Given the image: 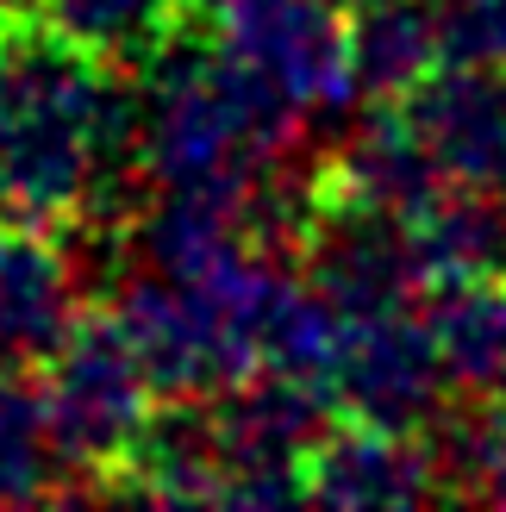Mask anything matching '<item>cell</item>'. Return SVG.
Masks as SVG:
<instances>
[{
	"instance_id": "6da1fadb",
	"label": "cell",
	"mask_w": 506,
	"mask_h": 512,
	"mask_svg": "<svg viewBox=\"0 0 506 512\" xmlns=\"http://www.w3.org/2000/svg\"><path fill=\"white\" fill-rule=\"evenodd\" d=\"M138 75H119L38 7L0 0V219L82 244H132L150 200L138 169Z\"/></svg>"
},
{
	"instance_id": "7a4b0ae2",
	"label": "cell",
	"mask_w": 506,
	"mask_h": 512,
	"mask_svg": "<svg viewBox=\"0 0 506 512\" xmlns=\"http://www.w3.org/2000/svg\"><path fill=\"white\" fill-rule=\"evenodd\" d=\"M44 400L75 475V500H100L113 469L144 438L163 394L150 381L144 356L132 350V338L119 331V319L107 313V300H94L82 325L69 331V344L57 350V363L44 369Z\"/></svg>"
},
{
	"instance_id": "3957f363",
	"label": "cell",
	"mask_w": 506,
	"mask_h": 512,
	"mask_svg": "<svg viewBox=\"0 0 506 512\" xmlns=\"http://www.w3.org/2000/svg\"><path fill=\"white\" fill-rule=\"evenodd\" d=\"M325 394L344 419L432 431L457 406V388H450L425 306L407 300V306H382V313H350Z\"/></svg>"
},
{
	"instance_id": "277c9868",
	"label": "cell",
	"mask_w": 506,
	"mask_h": 512,
	"mask_svg": "<svg viewBox=\"0 0 506 512\" xmlns=\"http://www.w3.org/2000/svg\"><path fill=\"white\" fill-rule=\"evenodd\" d=\"M200 32L269 75L300 113H338L357 100L350 7L338 0H219L213 13H200Z\"/></svg>"
},
{
	"instance_id": "5b68a950",
	"label": "cell",
	"mask_w": 506,
	"mask_h": 512,
	"mask_svg": "<svg viewBox=\"0 0 506 512\" xmlns=\"http://www.w3.org/2000/svg\"><path fill=\"white\" fill-rule=\"evenodd\" d=\"M75 238L0 219V375H44L88 313Z\"/></svg>"
},
{
	"instance_id": "8992f818",
	"label": "cell",
	"mask_w": 506,
	"mask_h": 512,
	"mask_svg": "<svg viewBox=\"0 0 506 512\" xmlns=\"http://www.w3.org/2000/svg\"><path fill=\"white\" fill-rule=\"evenodd\" d=\"M307 500L313 506H425L450 500L444 456L432 431L338 419L307 456Z\"/></svg>"
},
{
	"instance_id": "52a82bcc",
	"label": "cell",
	"mask_w": 506,
	"mask_h": 512,
	"mask_svg": "<svg viewBox=\"0 0 506 512\" xmlns=\"http://www.w3.org/2000/svg\"><path fill=\"white\" fill-rule=\"evenodd\" d=\"M444 182L506 194V69L438 63L425 82L394 100Z\"/></svg>"
},
{
	"instance_id": "ba28073f",
	"label": "cell",
	"mask_w": 506,
	"mask_h": 512,
	"mask_svg": "<svg viewBox=\"0 0 506 512\" xmlns=\"http://www.w3.org/2000/svg\"><path fill=\"white\" fill-rule=\"evenodd\" d=\"M300 188L313 200H332V207H363V213H388V219H413L438 188H450L432 150L419 144V132L407 125L400 107H375L357 132L338 150L307 163Z\"/></svg>"
},
{
	"instance_id": "9c48e42d",
	"label": "cell",
	"mask_w": 506,
	"mask_h": 512,
	"mask_svg": "<svg viewBox=\"0 0 506 512\" xmlns=\"http://www.w3.org/2000/svg\"><path fill=\"white\" fill-rule=\"evenodd\" d=\"M407 238L419 263V294L506 275V194L450 182L407 219Z\"/></svg>"
},
{
	"instance_id": "30bf717a",
	"label": "cell",
	"mask_w": 506,
	"mask_h": 512,
	"mask_svg": "<svg viewBox=\"0 0 506 512\" xmlns=\"http://www.w3.org/2000/svg\"><path fill=\"white\" fill-rule=\"evenodd\" d=\"M444 63L438 0H350V82L369 107L407 100Z\"/></svg>"
},
{
	"instance_id": "8fae6325",
	"label": "cell",
	"mask_w": 506,
	"mask_h": 512,
	"mask_svg": "<svg viewBox=\"0 0 506 512\" xmlns=\"http://www.w3.org/2000/svg\"><path fill=\"white\" fill-rule=\"evenodd\" d=\"M25 7H38L57 32H69L107 69L138 75V82L200 25L194 0H25Z\"/></svg>"
},
{
	"instance_id": "7c38bea8",
	"label": "cell",
	"mask_w": 506,
	"mask_h": 512,
	"mask_svg": "<svg viewBox=\"0 0 506 512\" xmlns=\"http://www.w3.org/2000/svg\"><path fill=\"white\" fill-rule=\"evenodd\" d=\"M457 400H506V275L419 294Z\"/></svg>"
},
{
	"instance_id": "4fadbf2b",
	"label": "cell",
	"mask_w": 506,
	"mask_h": 512,
	"mask_svg": "<svg viewBox=\"0 0 506 512\" xmlns=\"http://www.w3.org/2000/svg\"><path fill=\"white\" fill-rule=\"evenodd\" d=\"M32 500H75V475L50 425L44 375H0V506Z\"/></svg>"
},
{
	"instance_id": "5bb4252c",
	"label": "cell",
	"mask_w": 506,
	"mask_h": 512,
	"mask_svg": "<svg viewBox=\"0 0 506 512\" xmlns=\"http://www.w3.org/2000/svg\"><path fill=\"white\" fill-rule=\"evenodd\" d=\"M444 63L506 69V0H438Z\"/></svg>"
},
{
	"instance_id": "9a60e30c",
	"label": "cell",
	"mask_w": 506,
	"mask_h": 512,
	"mask_svg": "<svg viewBox=\"0 0 506 512\" xmlns=\"http://www.w3.org/2000/svg\"><path fill=\"white\" fill-rule=\"evenodd\" d=\"M213 7H219V0H194V19H200V13H213Z\"/></svg>"
},
{
	"instance_id": "2e32d148",
	"label": "cell",
	"mask_w": 506,
	"mask_h": 512,
	"mask_svg": "<svg viewBox=\"0 0 506 512\" xmlns=\"http://www.w3.org/2000/svg\"><path fill=\"white\" fill-rule=\"evenodd\" d=\"M338 7H350V0H338Z\"/></svg>"
}]
</instances>
